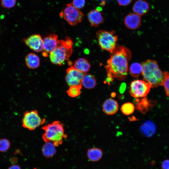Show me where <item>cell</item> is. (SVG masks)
<instances>
[{
  "label": "cell",
  "mask_w": 169,
  "mask_h": 169,
  "mask_svg": "<svg viewBox=\"0 0 169 169\" xmlns=\"http://www.w3.org/2000/svg\"><path fill=\"white\" fill-rule=\"evenodd\" d=\"M110 54L105 67L107 72L106 81L110 83L113 78L120 80L125 79L128 74V63L131 57L130 50L123 46H120L117 47Z\"/></svg>",
  "instance_id": "obj_1"
},
{
  "label": "cell",
  "mask_w": 169,
  "mask_h": 169,
  "mask_svg": "<svg viewBox=\"0 0 169 169\" xmlns=\"http://www.w3.org/2000/svg\"><path fill=\"white\" fill-rule=\"evenodd\" d=\"M141 65L143 79L150 85L151 88L163 85L167 72L161 71L156 61L147 60Z\"/></svg>",
  "instance_id": "obj_2"
},
{
  "label": "cell",
  "mask_w": 169,
  "mask_h": 169,
  "mask_svg": "<svg viewBox=\"0 0 169 169\" xmlns=\"http://www.w3.org/2000/svg\"><path fill=\"white\" fill-rule=\"evenodd\" d=\"M44 131L42 138L45 142H50L56 146L62 144L64 139L67 137L65 133L62 123L59 121H55L42 127Z\"/></svg>",
  "instance_id": "obj_3"
},
{
  "label": "cell",
  "mask_w": 169,
  "mask_h": 169,
  "mask_svg": "<svg viewBox=\"0 0 169 169\" xmlns=\"http://www.w3.org/2000/svg\"><path fill=\"white\" fill-rule=\"evenodd\" d=\"M73 43L68 37L66 38L65 40H59L57 46L49 53L50 61L54 64L62 65L73 53Z\"/></svg>",
  "instance_id": "obj_4"
},
{
  "label": "cell",
  "mask_w": 169,
  "mask_h": 169,
  "mask_svg": "<svg viewBox=\"0 0 169 169\" xmlns=\"http://www.w3.org/2000/svg\"><path fill=\"white\" fill-rule=\"evenodd\" d=\"M98 44L101 49L112 53L117 47L118 38L114 31L98 30L96 33Z\"/></svg>",
  "instance_id": "obj_5"
},
{
  "label": "cell",
  "mask_w": 169,
  "mask_h": 169,
  "mask_svg": "<svg viewBox=\"0 0 169 169\" xmlns=\"http://www.w3.org/2000/svg\"><path fill=\"white\" fill-rule=\"evenodd\" d=\"M60 16L69 24L74 26L81 22L84 14L79 9L75 7L71 3L66 5L61 12Z\"/></svg>",
  "instance_id": "obj_6"
},
{
  "label": "cell",
  "mask_w": 169,
  "mask_h": 169,
  "mask_svg": "<svg viewBox=\"0 0 169 169\" xmlns=\"http://www.w3.org/2000/svg\"><path fill=\"white\" fill-rule=\"evenodd\" d=\"M45 119L42 118L36 110L25 112L22 120L23 126L29 130H35L44 124Z\"/></svg>",
  "instance_id": "obj_7"
},
{
  "label": "cell",
  "mask_w": 169,
  "mask_h": 169,
  "mask_svg": "<svg viewBox=\"0 0 169 169\" xmlns=\"http://www.w3.org/2000/svg\"><path fill=\"white\" fill-rule=\"evenodd\" d=\"M151 88L150 85L145 80H135L130 84V93L136 98L144 97L148 94Z\"/></svg>",
  "instance_id": "obj_8"
},
{
  "label": "cell",
  "mask_w": 169,
  "mask_h": 169,
  "mask_svg": "<svg viewBox=\"0 0 169 169\" xmlns=\"http://www.w3.org/2000/svg\"><path fill=\"white\" fill-rule=\"evenodd\" d=\"M85 74L71 66L66 70L65 81L69 86L81 84V80Z\"/></svg>",
  "instance_id": "obj_9"
},
{
  "label": "cell",
  "mask_w": 169,
  "mask_h": 169,
  "mask_svg": "<svg viewBox=\"0 0 169 169\" xmlns=\"http://www.w3.org/2000/svg\"><path fill=\"white\" fill-rule=\"evenodd\" d=\"M25 44L32 50L39 52L43 50V39L38 34H34L23 39Z\"/></svg>",
  "instance_id": "obj_10"
},
{
  "label": "cell",
  "mask_w": 169,
  "mask_h": 169,
  "mask_svg": "<svg viewBox=\"0 0 169 169\" xmlns=\"http://www.w3.org/2000/svg\"><path fill=\"white\" fill-rule=\"evenodd\" d=\"M59 40L58 36L55 34L48 35L43 39V55L46 57L57 46Z\"/></svg>",
  "instance_id": "obj_11"
},
{
  "label": "cell",
  "mask_w": 169,
  "mask_h": 169,
  "mask_svg": "<svg viewBox=\"0 0 169 169\" xmlns=\"http://www.w3.org/2000/svg\"><path fill=\"white\" fill-rule=\"evenodd\" d=\"M124 23L128 28L135 29L140 26L141 18L140 16L135 13H131L126 16L124 20Z\"/></svg>",
  "instance_id": "obj_12"
},
{
  "label": "cell",
  "mask_w": 169,
  "mask_h": 169,
  "mask_svg": "<svg viewBox=\"0 0 169 169\" xmlns=\"http://www.w3.org/2000/svg\"><path fill=\"white\" fill-rule=\"evenodd\" d=\"M118 104L115 100L109 98L106 100L103 103L102 110L103 112L108 115H113L118 110Z\"/></svg>",
  "instance_id": "obj_13"
},
{
  "label": "cell",
  "mask_w": 169,
  "mask_h": 169,
  "mask_svg": "<svg viewBox=\"0 0 169 169\" xmlns=\"http://www.w3.org/2000/svg\"><path fill=\"white\" fill-rule=\"evenodd\" d=\"M88 18L91 26L97 27L104 22L101 13L98 9L93 10L88 14Z\"/></svg>",
  "instance_id": "obj_14"
},
{
  "label": "cell",
  "mask_w": 169,
  "mask_h": 169,
  "mask_svg": "<svg viewBox=\"0 0 169 169\" xmlns=\"http://www.w3.org/2000/svg\"><path fill=\"white\" fill-rule=\"evenodd\" d=\"M149 9V5L146 1L144 0H137L133 7V12L140 16L146 14Z\"/></svg>",
  "instance_id": "obj_15"
},
{
  "label": "cell",
  "mask_w": 169,
  "mask_h": 169,
  "mask_svg": "<svg viewBox=\"0 0 169 169\" xmlns=\"http://www.w3.org/2000/svg\"><path fill=\"white\" fill-rule=\"evenodd\" d=\"M25 61L27 66L30 69L37 68L40 65L39 58L34 53H29L27 54L25 57Z\"/></svg>",
  "instance_id": "obj_16"
},
{
  "label": "cell",
  "mask_w": 169,
  "mask_h": 169,
  "mask_svg": "<svg viewBox=\"0 0 169 169\" xmlns=\"http://www.w3.org/2000/svg\"><path fill=\"white\" fill-rule=\"evenodd\" d=\"M156 129V125L153 122L150 121H147L141 125L140 130L144 135L149 137L155 134Z\"/></svg>",
  "instance_id": "obj_17"
},
{
  "label": "cell",
  "mask_w": 169,
  "mask_h": 169,
  "mask_svg": "<svg viewBox=\"0 0 169 169\" xmlns=\"http://www.w3.org/2000/svg\"><path fill=\"white\" fill-rule=\"evenodd\" d=\"M74 67L79 71L86 74L89 71L90 65L86 59L79 58L74 61Z\"/></svg>",
  "instance_id": "obj_18"
},
{
  "label": "cell",
  "mask_w": 169,
  "mask_h": 169,
  "mask_svg": "<svg viewBox=\"0 0 169 169\" xmlns=\"http://www.w3.org/2000/svg\"><path fill=\"white\" fill-rule=\"evenodd\" d=\"M55 147L51 142H45L41 149L44 156L47 158H50L54 156L56 152Z\"/></svg>",
  "instance_id": "obj_19"
},
{
  "label": "cell",
  "mask_w": 169,
  "mask_h": 169,
  "mask_svg": "<svg viewBox=\"0 0 169 169\" xmlns=\"http://www.w3.org/2000/svg\"><path fill=\"white\" fill-rule=\"evenodd\" d=\"M87 154L89 159L92 162L99 161L101 158L103 156L102 150L100 148L95 147L89 149Z\"/></svg>",
  "instance_id": "obj_20"
},
{
  "label": "cell",
  "mask_w": 169,
  "mask_h": 169,
  "mask_svg": "<svg viewBox=\"0 0 169 169\" xmlns=\"http://www.w3.org/2000/svg\"><path fill=\"white\" fill-rule=\"evenodd\" d=\"M81 84L86 88L91 89L95 87L96 80L93 75L85 74L81 80Z\"/></svg>",
  "instance_id": "obj_21"
},
{
  "label": "cell",
  "mask_w": 169,
  "mask_h": 169,
  "mask_svg": "<svg viewBox=\"0 0 169 169\" xmlns=\"http://www.w3.org/2000/svg\"><path fill=\"white\" fill-rule=\"evenodd\" d=\"M142 66L141 64L138 63H132L130 68V72L131 74L133 77H138L142 73Z\"/></svg>",
  "instance_id": "obj_22"
},
{
  "label": "cell",
  "mask_w": 169,
  "mask_h": 169,
  "mask_svg": "<svg viewBox=\"0 0 169 169\" xmlns=\"http://www.w3.org/2000/svg\"><path fill=\"white\" fill-rule=\"evenodd\" d=\"M81 89V84L72 85L70 86L67 91V93L69 97L72 98L76 97L80 95Z\"/></svg>",
  "instance_id": "obj_23"
},
{
  "label": "cell",
  "mask_w": 169,
  "mask_h": 169,
  "mask_svg": "<svg viewBox=\"0 0 169 169\" xmlns=\"http://www.w3.org/2000/svg\"><path fill=\"white\" fill-rule=\"evenodd\" d=\"M135 108V106L131 102H127L122 105L121 110L124 114L129 115L134 112Z\"/></svg>",
  "instance_id": "obj_24"
},
{
  "label": "cell",
  "mask_w": 169,
  "mask_h": 169,
  "mask_svg": "<svg viewBox=\"0 0 169 169\" xmlns=\"http://www.w3.org/2000/svg\"><path fill=\"white\" fill-rule=\"evenodd\" d=\"M10 146L9 141L6 139H0V152H5L8 150Z\"/></svg>",
  "instance_id": "obj_25"
},
{
  "label": "cell",
  "mask_w": 169,
  "mask_h": 169,
  "mask_svg": "<svg viewBox=\"0 0 169 169\" xmlns=\"http://www.w3.org/2000/svg\"><path fill=\"white\" fill-rule=\"evenodd\" d=\"M16 1V0H1V4L3 7L9 8L14 6Z\"/></svg>",
  "instance_id": "obj_26"
},
{
  "label": "cell",
  "mask_w": 169,
  "mask_h": 169,
  "mask_svg": "<svg viewBox=\"0 0 169 169\" xmlns=\"http://www.w3.org/2000/svg\"><path fill=\"white\" fill-rule=\"evenodd\" d=\"M163 85L166 95L169 96V74L167 72L164 81Z\"/></svg>",
  "instance_id": "obj_27"
},
{
  "label": "cell",
  "mask_w": 169,
  "mask_h": 169,
  "mask_svg": "<svg viewBox=\"0 0 169 169\" xmlns=\"http://www.w3.org/2000/svg\"><path fill=\"white\" fill-rule=\"evenodd\" d=\"M72 4L75 7L79 9L85 5V0H73Z\"/></svg>",
  "instance_id": "obj_28"
},
{
  "label": "cell",
  "mask_w": 169,
  "mask_h": 169,
  "mask_svg": "<svg viewBox=\"0 0 169 169\" xmlns=\"http://www.w3.org/2000/svg\"><path fill=\"white\" fill-rule=\"evenodd\" d=\"M132 0H117L118 4L120 6H125L130 4Z\"/></svg>",
  "instance_id": "obj_29"
},
{
  "label": "cell",
  "mask_w": 169,
  "mask_h": 169,
  "mask_svg": "<svg viewBox=\"0 0 169 169\" xmlns=\"http://www.w3.org/2000/svg\"><path fill=\"white\" fill-rule=\"evenodd\" d=\"M161 169H169V160H164L161 164Z\"/></svg>",
  "instance_id": "obj_30"
},
{
  "label": "cell",
  "mask_w": 169,
  "mask_h": 169,
  "mask_svg": "<svg viewBox=\"0 0 169 169\" xmlns=\"http://www.w3.org/2000/svg\"><path fill=\"white\" fill-rule=\"evenodd\" d=\"M126 88L125 84L124 83L122 84L120 86V91L121 93H123L125 91Z\"/></svg>",
  "instance_id": "obj_31"
},
{
  "label": "cell",
  "mask_w": 169,
  "mask_h": 169,
  "mask_svg": "<svg viewBox=\"0 0 169 169\" xmlns=\"http://www.w3.org/2000/svg\"><path fill=\"white\" fill-rule=\"evenodd\" d=\"M8 169H21L20 167L17 165H13L10 166Z\"/></svg>",
  "instance_id": "obj_32"
},
{
  "label": "cell",
  "mask_w": 169,
  "mask_h": 169,
  "mask_svg": "<svg viewBox=\"0 0 169 169\" xmlns=\"http://www.w3.org/2000/svg\"><path fill=\"white\" fill-rule=\"evenodd\" d=\"M33 169H37V168H34Z\"/></svg>",
  "instance_id": "obj_33"
}]
</instances>
